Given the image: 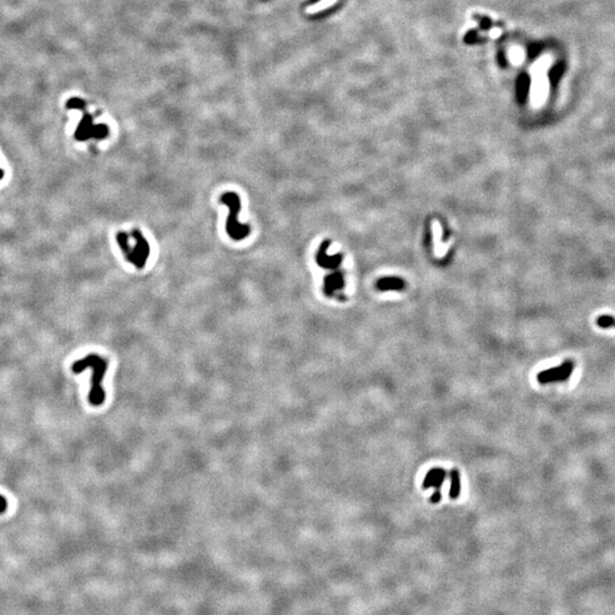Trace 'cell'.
Segmentation results:
<instances>
[{
  "label": "cell",
  "instance_id": "6da1fadb",
  "mask_svg": "<svg viewBox=\"0 0 615 615\" xmlns=\"http://www.w3.org/2000/svg\"><path fill=\"white\" fill-rule=\"evenodd\" d=\"M91 368L93 369V377H91V388L89 392V402L93 406H102L106 395L102 386V381L106 375L108 362L107 360L100 357L99 354L90 353L86 355L85 358L76 360L72 365V372L79 374L83 372L85 369Z\"/></svg>",
  "mask_w": 615,
  "mask_h": 615
},
{
  "label": "cell",
  "instance_id": "7a4b0ae2",
  "mask_svg": "<svg viewBox=\"0 0 615 615\" xmlns=\"http://www.w3.org/2000/svg\"><path fill=\"white\" fill-rule=\"evenodd\" d=\"M117 242L124 258L138 269H143L150 257V245L141 230L132 229L130 233L121 232L117 235Z\"/></svg>",
  "mask_w": 615,
  "mask_h": 615
},
{
  "label": "cell",
  "instance_id": "3957f363",
  "mask_svg": "<svg viewBox=\"0 0 615 615\" xmlns=\"http://www.w3.org/2000/svg\"><path fill=\"white\" fill-rule=\"evenodd\" d=\"M220 203L227 205L229 208V215L227 223H226V230L227 234L232 237L234 241H242L245 239L248 234L251 233V227L248 225L241 223L237 219L238 213L241 212V199L239 196L234 193V191H228L221 195Z\"/></svg>",
  "mask_w": 615,
  "mask_h": 615
},
{
  "label": "cell",
  "instance_id": "277c9868",
  "mask_svg": "<svg viewBox=\"0 0 615 615\" xmlns=\"http://www.w3.org/2000/svg\"><path fill=\"white\" fill-rule=\"evenodd\" d=\"M107 134H108V129L106 126H104V124L94 126L93 119H91L90 115L86 114L82 119V121H81L78 126V129H76L75 139H78V141H80V142H85L90 138L103 139V138H106Z\"/></svg>",
  "mask_w": 615,
  "mask_h": 615
},
{
  "label": "cell",
  "instance_id": "5b68a950",
  "mask_svg": "<svg viewBox=\"0 0 615 615\" xmlns=\"http://www.w3.org/2000/svg\"><path fill=\"white\" fill-rule=\"evenodd\" d=\"M574 369V362L572 360H566L561 366L542 371L537 375L538 382L541 384H548L554 382H564L571 377Z\"/></svg>",
  "mask_w": 615,
  "mask_h": 615
},
{
  "label": "cell",
  "instance_id": "8992f818",
  "mask_svg": "<svg viewBox=\"0 0 615 615\" xmlns=\"http://www.w3.org/2000/svg\"><path fill=\"white\" fill-rule=\"evenodd\" d=\"M446 477H448V472L444 468L442 467H433L431 468L429 472L426 473L424 480H423V489L427 490L433 488L435 490L441 489L442 485H443Z\"/></svg>",
  "mask_w": 615,
  "mask_h": 615
},
{
  "label": "cell",
  "instance_id": "52a82bcc",
  "mask_svg": "<svg viewBox=\"0 0 615 615\" xmlns=\"http://www.w3.org/2000/svg\"><path fill=\"white\" fill-rule=\"evenodd\" d=\"M450 479V488H449V498L453 500H457L460 497L461 491V481H460V473L457 468L450 469L449 472Z\"/></svg>",
  "mask_w": 615,
  "mask_h": 615
},
{
  "label": "cell",
  "instance_id": "ba28073f",
  "mask_svg": "<svg viewBox=\"0 0 615 615\" xmlns=\"http://www.w3.org/2000/svg\"><path fill=\"white\" fill-rule=\"evenodd\" d=\"M528 87H530V79H528L526 75L521 76L520 81H518V88H517V90H518L517 97L521 103L525 102L526 96L528 93Z\"/></svg>",
  "mask_w": 615,
  "mask_h": 615
},
{
  "label": "cell",
  "instance_id": "9c48e42d",
  "mask_svg": "<svg viewBox=\"0 0 615 615\" xmlns=\"http://www.w3.org/2000/svg\"><path fill=\"white\" fill-rule=\"evenodd\" d=\"M597 325L599 327L602 328H609V327H614L615 326V318L612 316H600L597 318Z\"/></svg>",
  "mask_w": 615,
  "mask_h": 615
},
{
  "label": "cell",
  "instance_id": "30bf717a",
  "mask_svg": "<svg viewBox=\"0 0 615 615\" xmlns=\"http://www.w3.org/2000/svg\"><path fill=\"white\" fill-rule=\"evenodd\" d=\"M379 288H383V290H388V288H399L402 286V282L399 279H383L379 282L378 284Z\"/></svg>",
  "mask_w": 615,
  "mask_h": 615
},
{
  "label": "cell",
  "instance_id": "8fae6325",
  "mask_svg": "<svg viewBox=\"0 0 615 615\" xmlns=\"http://www.w3.org/2000/svg\"><path fill=\"white\" fill-rule=\"evenodd\" d=\"M562 73H563V65H561V64L556 65V66L554 67V69H552V70L550 71V75H549V78H550V81H551V82H552V85H556L557 82H558V80H560V78H561Z\"/></svg>",
  "mask_w": 615,
  "mask_h": 615
},
{
  "label": "cell",
  "instance_id": "7c38bea8",
  "mask_svg": "<svg viewBox=\"0 0 615 615\" xmlns=\"http://www.w3.org/2000/svg\"><path fill=\"white\" fill-rule=\"evenodd\" d=\"M441 499H442V492H441V489H439V490H435V491L432 493V496L430 497V501L432 504H439L441 501Z\"/></svg>",
  "mask_w": 615,
  "mask_h": 615
},
{
  "label": "cell",
  "instance_id": "4fadbf2b",
  "mask_svg": "<svg viewBox=\"0 0 615 615\" xmlns=\"http://www.w3.org/2000/svg\"><path fill=\"white\" fill-rule=\"evenodd\" d=\"M7 509V500L6 498H4L3 496H0V514H3L6 512Z\"/></svg>",
  "mask_w": 615,
  "mask_h": 615
},
{
  "label": "cell",
  "instance_id": "5bb4252c",
  "mask_svg": "<svg viewBox=\"0 0 615 615\" xmlns=\"http://www.w3.org/2000/svg\"><path fill=\"white\" fill-rule=\"evenodd\" d=\"M3 176H4V175H3V171L0 170V178H3Z\"/></svg>",
  "mask_w": 615,
  "mask_h": 615
}]
</instances>
